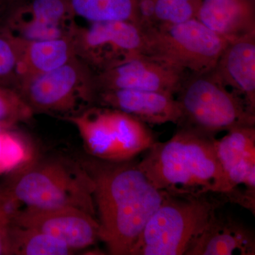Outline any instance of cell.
<instances>
[{
	"instance_id": "cell-1",
	"label": "cell",
	"mask_w": 255,
	"mask_h": 255,
	"mask_svg": "<svg viewBox=\"0 0 255 255\" xmlns=\"http://www.w3.org/2000/svg\"><path fill=\"white\" fill-rule=\"evenodd\" d=\"M95 184L100 240L112 255H129L167 193L152 185L135 159L82 162Z\"/></svg>"
},
{
	"instance_id": "cell-2",
	"label": "cell",
	"mask_w": 255,
	"mask_h": 255,
	"mask_svg": "<svg viewBox=\"0 0 255 255\" xmlns=\"http://www.w3.org/2000/svg\"><path fill=\"white\" fill-rule=\"evenodd\" d=\"M215 136L180 127L165 142H157L138 161L152 185L168 194L220 196L228 201L231 187L216 149Z\"/></svg>"
},
{
	"instance_id": "cell-3",
	"label": "cell",
	"mask_w": 255,
	"mask_h": 255,
	"mask_svg": "<svg viewBox=\"0 0 255 255\" xmlns=\"http://www.w3.org/2000/svg\"><path fill=\"white\" fill-rule=\"evenodd\" d=\"M0 191L21 206L75 208L97 218L93 179L83 164L63 157L32 160L13 172Z\"/></svg>"
},
{
	"instance_id": "cell-4",
	"label": "cell",
	"mask_w": 255,
	"mask_h": 255,
	"mask_svg": "<svg viewBox=\"0 0 255 255\" xmlns=\"http://www.w3.org/2000/svg\"><path fill=\"white\" fill-rule=\"evenodd\" d=\"M220 206L211 195L167 194L129 255H186Z\"/></svg>"
},
{
	"instance_id": "cell-5",
	"label": "cell",
	"mask_w": 255,
	"mask_h": 255,
	"mask_svg": "<svg viewBox=\"0 0 255 255\" xmlns=\"http://www.w3.org/2000/svg\"><path fill=\"white\" fill-rule=\"evenodd\" d=\"M174 97L181 111L179 127L215 136L234 128L255 125V115L243 99L211 72L186 74Z\"/></svg>"
},
{
	"instance_id": "cell-6",
	"label": "cell",
	"mask_w": 255,
	"mask_h": 255,
	"mask_svg": "<svg viewBox=\"0 0 255 255\" xmlns=\"http://www.w3.org/2000/svg\"><path fill=\"white\" fill-rule=\"evenodd\" d=\"M141 28L142 55L183 73L211 71L229 42L197 18Z\"/></svg>"
},
{
	"instance_id": "cell-7",
	"label": "cell",
	"mask_w": 255,
	"mask_h": 255,
	"mask_svg": "<svg viewBox=\"0 0 255 255\" xmlns=\"http://www.w3.org/2000/svg\"><path fill=\"white\" fill-rule=\"evenodd\" d=\"M65 119L77 128L87 152L94 158L130 160L156 142L147 124L109 107L93 105Z\"/></svg>"
},
{
	"instance_id": "cell-8",
	"label": "cell",
	"mask_w": 255,
	"mask_h": 255,
	"mask_svg": "<svg viewBox=\"0 0 255 255\" xmlns=\"http://www.w3.org/2000/svg\"><path fill=\"white\" fill-rule=\"evenodd\" d=\"M15 91L33 112L63 119L95 105V73L78 58L18 84Z\"/></svg>"
},
{
	"instance_id": "cell-9",
	"label": "cell",
	"mask_w": 255,
	"mask_h": 255,
	"mask_svg": "<svg viewBox=\"0 0 255 255\" xmlns=\"http://www.w3.org/2000/svg\"><path fill=\"white\" fill-rule=\"evenodd\" d=\"M77 58L94 73L143 53V33L137 23L125 21L77 26L72 34Z\"/></svg>"
},
{
	"instance_id": "cell-10",
	"label": "cell",
	"mask_w": 255,
	"mask_h": 255,
	"mask_svg": "<svg viewBox=\"0 0 255 255\" xmlns=\"http://www.w3.org/2000/svg\"><path fill=\"white\" fill-rule=\"evenodd\" d=\"M216 140L218 157L231 187L228 201L255 212V125L228 130Z\"/></svg>"
},
{
	"instance_id": "cell-11",
	"label": "cell",
	"mask_w": 255,
	"mask_h": 255,
	"mask_svg": "<svg viewBox=\"0 0 255 255\" xmlns=\"http://www.w3.org/2000/svg\"><path fill=\"white\" fill-rule=\"evenodd\" d=\"M11 223L56 238L74 251L94 246L100 240L97 218L75 208L20 209Z\"/></svg>"
},
{
	"instance_id": "cell-12",
	"label": "cell",
	"mask_w": 255,
	"mask_h": 255,
	"mask_svg": "<svg viewBox=\"0 0 255 255\" xmlns=\"http://www.w3.org/2000/svg\"><path fill=\"white\" fill-rule=\"evenodd\" d=\"M6 11L4 26L26 41L70 36L78 26L65 0H18Z\"/></svg>"
},
{
	"instance_id": "cell-13",
	"label": "cell",
	"mask_w": 255,
	"mask_h": 255,
	"mask_svg": "<svg viewBox=\"0 0 255 255\" xmlns=\"http://www.w3.org/2000/svg\"><path fill=\"white\" fill-rule=\"evenodd\" d=\"M186 74L137 55L95 73L96 90H148L174 96Z\"/></svg>"
},
{
	"instance_id": "cell-14",
	"label": "cell",
	"mask_w": 255,
	"mask_h": 255,
	"mask_svg": "<svg viewBox=\"0 0 255 255\" xmlns=\"http://www.w3.org/2000/svg\"><path fill=\"white\" fill-rule=\"evenodd\" d=\"M123 112L146 124L179 123L181 111L174 95L137 90H102L96 92L95 105Z\"/></svg>"
},
{
	"instance_id": "cell-15",
	"label": "cell",
	"mask_w": 255,
	"mask_h": 255,
	"mask_svg": "<svg viewBox=\"0 0 255 255\" xmlns=\"http://www.w3.org/2000/svg\"><path fill=\"white\" fill-rule=\"evenodd\" d=\"M211 74L255 115V34L228 42Z\"/></svg>"
},
{
	"instance_id": "cell-16",
	"label": "cell",
	"mask_w": 255,
	"mask_h": 255,
	"mask_svg": "<svg viewBox=\"0 0 255 255\" xmlns=\"http://www.w3.org/2000/svg\"><path fill=\"white\" fill-rule=\"evenodd\" d=\"M217 210L186 255H255L253 230L229 216L219 214Z\"/></svg>"
},
{
	"instance_id": "cell-17",
	"label": "cell",
	"mask_w": 255,
	"mask_h": 255,
	"mask_svg": "<svg viewBox=\"0 0 255 255\" xmlns=\"http://www.w3.org/2000/svg\"><path fill=\"white\" fill-rule=\"evenodd\" d=\"M197 19L228 41L255 34V0H203Z\"/></svg>"
},
{
	"instance_id": "cell-18",
	"label": "cell",
	"mask_w": 255,
	"mask_h": 255,
	"mask_svg": "<svg viewBox=\"0 0 255 255\" xmlns=\"http://www.w3.org/2000/svg\"><path fill=\"white\" fill-rule=\"evenodd\" d=\"M75 58L72 36L38 41L24 40L16 88L23 80L55 70Z\"/></svg>"
},
{
	"instance_id": "cell-19",
	"label": "cell",
	"mask_w": 255,
	"mask_h": 255,
	"mask_svg": "<svg viewBox=\"0 0 255 255\" xmlns=\"http://www.w3.org/2000/svg\"><path fill=\"white\" fill-rule=\"evenodd\" d=\"M75 17L91 23L125 21L139 24L138 0H65Z\"/></svg>"
},
{
	"instance_id": "cell-20",
	"label": "cell",
	"mask_w": 255,
	"mask_h": 255,
	"mask_svg": "<svg viewBox=\"0 0 255 255\" xmlns=\"http://www.w3.org/2000/svg\"><path fill=\"white\" fill-rule=\"evenodd\" d=\"M10 241L11 255H69L75 253L63 242L46 233L11 223Z\"/></svg>"
},
{
	"instance_id": "cell-21",
	"label": "cell",
	"mask_w": 255,
	"mask_h": 255,
	"mask_svg": "<svg viewBox=\"0 0 255 255\" xmlns=\"http://www.w3.org/2000/svg\"><path fill=\"white\" fill-rule=\"evenodd\" d=\"M24 40L4 26L0 27V86L14 90Z\"/></svg>"
},
{
	"instance_id": "cell-22",
	"label": "cell",
	"mask_w": 255,
	"mask_h": 255,
	"mask_svg": "<svg viewBox=\"0 0 255 255\" xmlns=\"http://www.w3.org/2000/svg\"><path fill=\"white\" fill-rule=\"evenodd\" d=\"M33 160L31 146L18 134L0 133V174L10 173Z\"/></svg>"
},
{
	"instance_id": "cell-23",
	"label": "cell",
	"mask_w": 255,
	"mask_h": 255,
	"mask_svg": "<svg viewBox=\"0 0 255 255\" xmlns=\"http://www.w3.org/2000/svg\"><path fill=\"white\" fill-rule=\"evenodd\" d=\"M202 1L155 0V25L177 24L197 18Z\"/></svg>"
},
{
	"instance_id": "cell-24",
	"label": "cell",
	"mask_w": 255,
	"mask_h": 255,
	"mask_svg": "<svg viewBox=\"0 0 255 255\" xmlns=\"http://www.w3.org/2000/svg\"><path fill=\"white\" fill-rule=\"evenodd\" d=\"M33 114L17 92L0 86V123L15 125L29 120Z\"/></svg>"
},
{
	"instance_id": "cell-25",
	"label": "cell",
	"mask_w": 255,
	"mask_h": 255,
	"mask_svg": "<svg viewBox=\"0 0 255 255\" xmlns=\"http://www.w3.org/2000/svg\"><path fill=\"white\" fill-rule=\"evenodd\" d=\"M10 226L11 219L0 209V255H11Z\"/></svg>"
},
{
	"instance_id": "cell-26",
	"label": "cell",
	"mask_w": 255,
	"mask_h": 255,
	"mask_svg": "<svg viewBox=\"0 0 255 255\" xmlns=\"http://www.w3.org/2000/svg\"><path fill=\"white\" fill-rule=\"evenodd\" d=\"M18 0H0V9L7 10Z\"/></svg>"
},
{
	"instance_id": "cell-27",
	"label": "cell",
	"mask_w": 255,
	"mask_h": 255,
	"mask_svg": "<svg viewBox=\"0 0 255 255\" xmlns=\"http://www.w3.org/2000/svg\"><path fill=\"white\" fill-rule=\"evenodd\" d=\"M14 125L12 124L6 123H0V133L2 132L6 131V130H11Z\"/></svg>"
}]
</instances>
